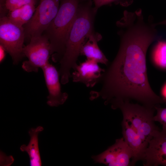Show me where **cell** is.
Masks as SVG:
<instances>
[{"label": "cell", "instance_id": "6da1fadb", "mask_svg": "<svg viewBox=\"0 0 166 166\" xmlns=\"http://www.w3.org/2000/svg\"><path fill=\"white\" fill-rule=\"evenodd\" d=\"M118 28L119 50L103 74L101 89L91 92L90 99L101 98L114 109L120 103L132 100L155 109L164 102L149 85L146 55L149 46L157 39V30L151 24L134 18L125 20Z\"/></svg>", "mask_w": 166, "mask_h": 166}, {"label": "cell", "instance_id": "7a4b0ae2", "mask_svg": "<svg viewBox=\"0 0 166 166\" xmlns=\"http://www.w3.org/2000/svg\"><path fill=\"white\" fill-rule=\"evenodd\" d=\"M97 12L92 6L91 0L81 1L66 43L65 53L60 61L58 71L62 84L67 83L70 71L77 65L81 49L92 34L94 33V22Z\"/></svg>", "mask_w": 166, "mask_h": 166}, {"label": "cell", "instance_id": "3957f363", "mask_svg": "<svg viewBox=\"0 0 166 166\" xmlns=\"http://www.w3.org/2000/svg\"><path fill=\"white\" fill-rule=\"evenodd\" d=\"M81 0H60L57 13L45 31L50 44V55L54 62L60 61Z\"/></svg>", "mask_w": 166, "mask_h": 166}, {"label": "cell", "instance_id": "277c9868", "mask_svg": "<svg viewBox=\"0 0 166 166\" xmlns=\"http://www.w3.org/2000/svg\"><path fill=\"white\" fill-rule=\"evenodd\" d=\"M118 109L122 113L123 120L128 122L148 145L149 140L160 130L153 120L155 109L129 101L120 103L116 108Z\"/></svg>", "mask_w": 166, "mask_h": 166}, {"label": "cell", "instance_id": "5b68a950", "mask_svg": "<svg viewBox=\"0 0 166 166\" xmlns=\"http://www.w3.org/2000/svg\"><path fill=\"white\" fill-rule=\"evenodd\" d=\"M25 38L24 28L14 24L7 16L0 20V44L11 57L14 64L24 56L23 53Z\"/></svg>", "mask_w": 166, "mask_h": 166}, {"label": "cell", "instance_id": "8992f818", "mask_svg": "<svg viewBox=\"0 0 166 166\" xmlns=\"http://www.w3.org/2000/svg\"><path fill=\"white\" fill-rule=\"evenodd\" d=\"M30 42L24 46L23 53L28 60L23 62L22 67L27 72H37L49 62L50 55V44L45 34L34 36Z\"/></svg>", "mask_w": 166, "mask_h": 166}, {"label": "cell", "instance_id": "52a82bcc", "mask_svg": "<svg viewBox=\"0 0 166 166\" xmlns=\"http://www.w3.org/2000/svg\"><path fill=\"white\" fill-rule=\"evenodd\" d=\"M60 0H40L30 20L23 27L25 37L41 35L56 15Z\"/></svg>", "mask_w": 166, "mask_h": 166}, {"label": "cell", "instance_id": "ba28073f", "mask_svg": "<svg viewBox=\"0 0 166 166\" xmlns=\"http://www.w3.org/2000/svg\"><path fill=\"white\" fill-rule=\"evenodd\" d=\"M133 156L132 152L123 137L101 154L92 157L95 163L108 166H128Z\"/></svg>", "mask_w": 166, "mask_h": 166}, {"label": "cell", "instance_id": "9c48e42d", "mask_svg": "<svg viewBox=\"0 0 166 166\" xmlns=\"http://www.w3.org/2000/svg\"><path fill=\"white\" fill-rule=\"evenodd\" d=\"M142 160L144 166H166V128L162 127L149 140Z\"/></svg>", "mask_w": 166, "mask_h": 166}, {"label": "cell", "instance_id": "30bf717a", "mask_svg": "<svg viewBox=\"0 0 166 166\" xmlns=\"http://www.w3.org/2000/svg\"><path fill=\"white\" fill-rule=\"evenodd\" d=\"M42 69L49 95L47 104L52 107H57L63 104L68 98V94L62 92L59 71L49 62Z\"/></svg>", "mask_w": 166, "mask_h": 166}, {"label": "cell", "instance_id": "8fae6325", "mask_svg": "<svg viewBox=\"0 0 166 166\" xmlns=\"http://www.w3.org/2000/svg\"><path fill=\"white\" fill-rule=\"evenodd\" d=\"M72 73L73 81L82 83L86 87L92 88L99 82L105 69L99 66L98 63L87 59L76 66Z\"/></svg>", "mask_w": 166, "mask_h": 166}, {"label": "cell", "instance_id": "7c38bea8", "mask_svg": "<svg viewBox=\"0 0 166 166\" xmlns=\"http://www.w3.org/2000/svg\"><path fill=\"white\" fill-rule=\"evenodd\" d=\"M121 125L123 137L132 153L130 165L134 166L138 161L142 160L148 145L126 121L123 120Z\"/></svg>", "mask_w": 166, "mask_h": 166}, {"label": "cell", "instance_id": "4fadbf2b", "mask_svg": "<svg viewBox=\"0 0 166 166\" xmlns=\"http://www.w3.org/2000/svg\"><path fill=\"white\" fill-rule=\"evenodd\" d=\"M101 38L100 34H92L83 46L80 55L85 56L87 59L93 60L98 63L107 65L108 60L100 49L98 45V42Z\"/></svg>", "mask_w": 166, "mask_h": 166}, {"label": "cell", "instance_id": "5bb4252c", "mask_svg": "<svg viewBox=\"0 0 166 166\" xmlns=\"http://www.w3.org/2000/svg\"><path fill=\"white\" fill-rule=\"evenodd\" d=\"M41 126L35 128H31L29 131L30 140L28 144L22 145L20 148L21 151L26 152L30 158V165L31 166H40L42 162L38 148V135L43 130Z\"/></svg>", "mask_w": 166, "mask_h": 166}, {"label": "cell", "instance_id": "9a60e30c", "mask_svg": "<svg viewBox=\"0 0 166 166\" xmlns=\"http://www.w3.org/2000/svg\"><path fill=\"white\" fill-rule=\"evenodd\" d=\"M35 5L34 4H28L9 11L7 17L13 23L22 27L32 18L36 9Z\"/></svg>", "mask_w": 166, "mask_h": 166}, {"label": "cell", "instance_id": "2e32d148", "mask_svg": "<svg viewBox=\"0 0 166 166\" xmlns=\"http://www.w3.org/2000/svg\"><path fill=\"white\" fill-rule=\"evenodd\" d=\"M152 58L157 67L166 69V41L158 40L152 50Z\"/></svg>", "mask_w": 166, "mask_h": 166}, {"label": "cell", "instance_id": "e0dca14e", "mask_svg": "<svg viewBox=\"0 0 166 166\" xmlns=\"http://www.w3.org/2000/svg\"><path fill=\"white\" fill-rule=\"evenodd\" d=\"M36 0H5L4 6L9 11L20 8L26 4H35Z\"/></svg>", "mask_w": 166, "mask_h": 166}, {"label": "cell", "instance_id": "ac0fdd59", "mask_svg": "<svg viewBox=\"0 0 166 166\" xmlns=\"http://www.w3.org/2000/svg\"><path fill=\"white\" fill-rule=\"evenodd\" d=\"M133 0H93L94 8L97 11L98 9L104 5L113 3L119 4L121 6L127 7L132 4Z\"/></svg>", "mask_w": 166, "mask_h": 166}, {"label": "cell", "instance_id": "d6986e66", "mask_svg": "<svg viewBox=\"0 0 166 166\" xmlns=\"http://www.w3.org/2000/svg\"><path fill=\"white\" fill-rule=\"evenodd\" d=\"M156 114L153 117L154 121L160 123L162 127L166 128V107L161 108L159 106L155 108Z\"/></svg>", "mask_w": 166, "mask_h": 166}, {"label": "cell", "instance_id": "ffe728a7", "mask_svg": "<svg viewBox=\"0 0 166 166\" xmlns=\"http://www.w3.org/2000/svg\"><path fill=\"white\" fill-rule=\"evenodd\" d=\"M161 97L166 104V83L162 86L161 90Z\"/></svg>", "mask_w": 166, "mask_h": 166}, {"label": "cell", "instance_id": "44dd1931", "mask_svg": "<svg viewBox=\"0 0 166 166\" xmlns=\"http://www.w3.org/2000/svg\"><path fill=\"white\" fill-rule=\"evenodd\" d=\"M5 51H6L0 45V61L2 62L4 60L5 56Z\"/></svg>", "mask_w": 166, "mask_h": 166}, {"label": "cell", "instance_id": "7402d4cb", "mask_svg": "<svg viewBox=\"0 0 166 166\" xmlns=\"http://www.w3.org/2000/svg\"><path fill=\"white\" fill-rule=\"evenodd\" d=\"M155 24L156 26L160 25H164L166 26V19L158 23H155Z\"/></svg>", "mask_w": 166, "mask_h": 166}, {"label": "cell", "instance_id": "603a6c76", "mask_svg": "<svg viewBox=\"0 0 166 166\" xmlns=\"http://www.w3.org/2000/svg\"><path fill=\"white\" fill-rule=\"evenodd\" d=\"M0 5H2L3 4V3L4 4L5 0H0Z\"/></svg>", "mask_w": 166, "mask_h": 166}, {"label": "cell", "instance_id": "cb8c5ba5", "mask_svg": "<svg viewBox=\"0 0 166 166\" xmlns=\"http://www.w3.org/2000/svg\"><path fill=\"white\" fill-rule=\"evenodd\" d=\"M85 0H81V1H85Z\"/></svg>", "mask_w": 166, "mask_h": 166}]
</instances>
